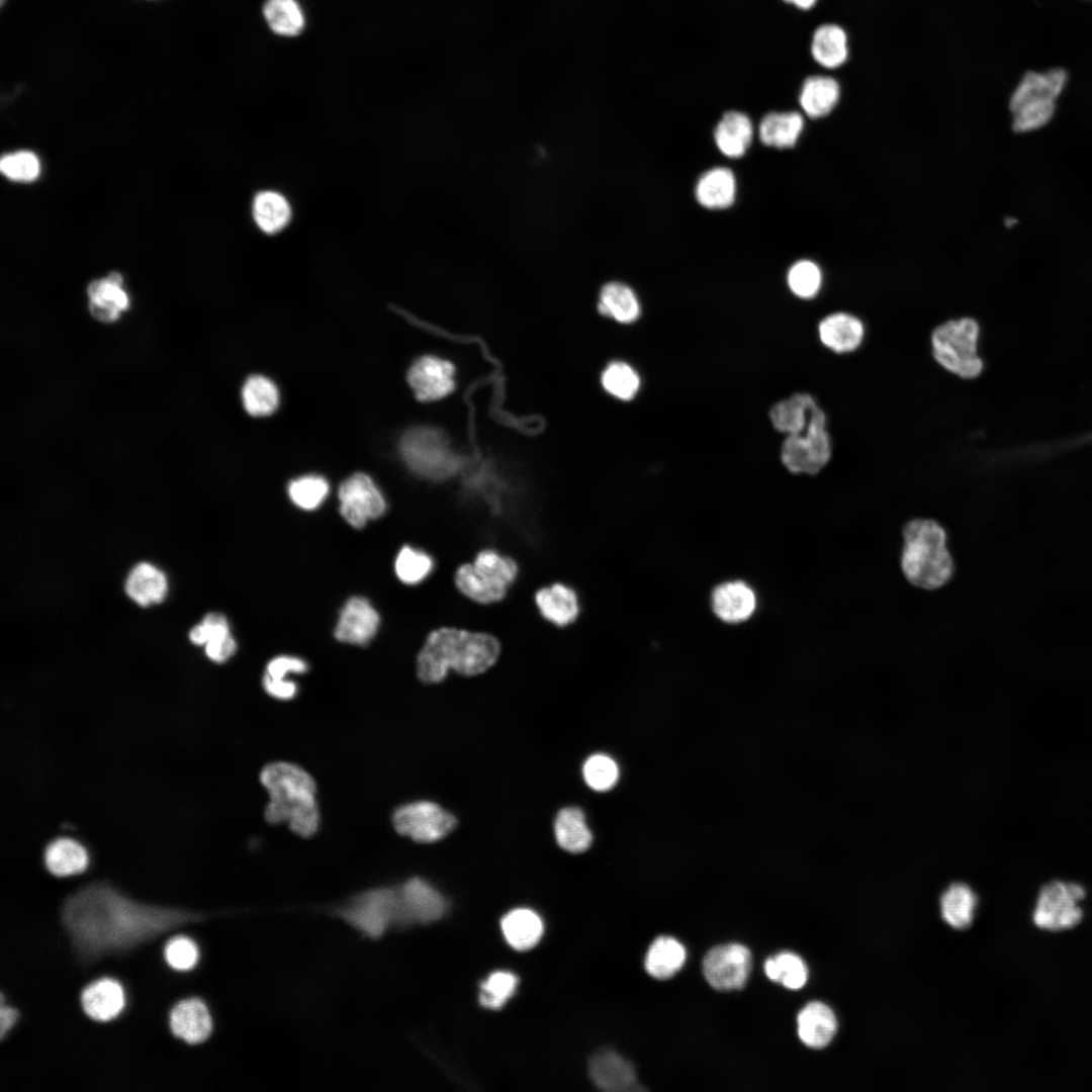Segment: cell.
Segmentation results:
<instances>
[{
    "label": "cell",
    "mask_w": 1092,
    "mask_h": 1092,
    "mask_svg": "<svg viewBox=\"0 0 1092 1092\" xmlns=\"http://www.w3.org/2000/svg\"><path fill=\"white\" fill-rule=\"evenodd\" d=\"M341 914L351 925L373 938L381 936L391 924L407 926L415 923L400 889L366 892Z\"/></svg>",
    "instance_id": "ba28073f"
},
{
    "label": "cell",
    "mask_w": 1092,
    "mask_h": 1092,
    "mask_svg": "<svg viewBox=\"0 0 1092 1092\" xmlns=\"http://www.w3.org/2000/svg\"><path fill=\"white\" fill-rule=\"evenodd\" d=\"M228 634H231V628L226 618L219 613H209L190 630L189 639L195 645H205Z\"/></svg>",
    "instance_id": "f5cc1de1"
},
{
    "label": "cell",
    "mask_w": 1092,
    "mask_h": 1092,
    "mask_svg": "<svg viewBox=\"0 0 1092 1092\" xmlns=\"http://www.w3.org/2000/svg\"><path fill=\"white\" fill-rule=\"evenodd\" d=\"M979 326L971 317L951 320L936 327L931 334L932 354L936 362L959 377L972 379L982 372L978 355Z\"/></svg>",
    "instance_id": "8992f818"
},
{
    "label": "cell",
    "mask_w": 1092,
    "mask_h": 1092,
    "mask_svg": "<svg viewBox=\"0 0 1092 1092\" xmlns=\"http://www.w3.org/2000/svg\"><path fill=\"white\" fill-rule=\"evenodd\" d=\"M751 970V953L739 943H727L710 949L704 958L703 972L708 983L720 991L741 988Z\"/></svg>",
    "instance_id": "4fadbf2b"
},
{
    "label": "cell",
    "mask_w": 1092,
    "mask_h": 1092,
    "mask_svg": "<svg viewBox=\"0 0 1092 1092\" xmlns=\"http://www.w3.org/2000/svg\"><path fill=\"white\" fill-rule=\"evenodd\" d=\"M804 127V118L797 111L767 113L759 124V139L765 146L778 149L796 145Z\"/></svg>",
    "instance_id": "836d02e7"
},
{
    "label": "cell",
    "mask_w": 1092,
    "mask_h": 1092,
    "mask_svg": "<svg viewBox=\"0 0 1092 1092\" xmlns=\"http://www.w3.org/2000/svg\"><path fill=\"white\" fill-rule=\"evenodd\" d=\"M0 169L11 180L30 182L38 177L40 164L33 153L21 151L3 156Z\"/></svg>",
    "instance_id": "f907efd6"
},
{
    "label": "cell",
    "mask_w": 1092,
    "mask_h": 1092,
    "mask_svg": "<svg viewBox=\"0 0 1092 1092\" xmlns=\"http://www.w3.org/2000/svg\"><path fill=\"white\" fill-rule=\"evenodd\" d=\"M687 952L684 945L673 937L659 936L649 946L645 958V970L653 978L665 980L684 966Z\"/></svg>",
    "instance_id": "e575fe53"
},
{
    "label": "cell",
    "mask_w": 1092,
    "mask_h": 1092,
    "mask_svg": "<svg viewBox=\"0 0 1092 1092\" xmlns=\"http://www.w3.org/2000/svg\"><path fill=\"white\" fill-rule=\"evenodd\" d=\"M170 1026L177 1037L190 1044L204 1041L212 1029L209 1012L198 999L178 1003L171 1011Z\"/></svg>",
    "instance_id": "d6986e66"
},
{
    "label": "cell",
    "mask_w": 1092,
    "mask_h": 1092,
    "mask_svg": "<svg viewBox=\"0 0 1092 1092\" xmlns=\"http://www.w3.org/2000/svg\"><path fill=\"white\" fill-rule=\"evenodd\" d=\"M330 491L323 476L308 474L291 480L287 486L290 500L299 509L313 511L322 506Z\"/></svg>",
    "instance_id": "7bdbcfd3"
},
{
    "label": "cell",
    "mask_w": 1092,
    "mask_h": 1092,
    "mask_svg": "<svg viewBox=\"0 0 1092 1092\" xmlns=\"http://www.w3.org/2000/svg\"><path fill=\"white\" fill-rule=\"evenodd\" d=\"M392 824L397 833L414 841L431 843L443 839L457 824L455 817L431 801H416L395 809Z\"/></svg>",
    "instance_id": "8fae6325"
},
{
    "label": "cell",
    "mask_w": 1092,
    "mask_h": 1092,
    "mask_svg": "<svg viewBox=\"0 0 1092 1092\" xmlns=\"http://www.w3.org/2000/svg\"><path fill=\"white\" fill-rule=\"evenodd\" d=\"M940 906L941 915L947 924L957 929H965L973 921L977 896L967 884L954 883L942 894Z\"/></svg>",
    "instance_id": "74e56055"
},
{
    "label": "cell",
    "mask_w": 1092,
    "mask_h": 1092,
    "mask_svg": "<svg viewBox=\"0 0 1092 1092\" xmlns=\"http://www.w3.org/2000/svg\"><path fill=\"white\" fill-rule=\"evenodd\" d=\"M589 1076L594 1084L604 1091L622 1092L637 1088L633 1066L613 1051L599 1052L592 1058Z\"/></svg>",
    "instance_id": "e0dca14e"
},
{
    "label": "cell",
    "mask_w": 1092,
    "mask_h": 1092,
    "mask_svg": "<svg viewBox=\"0 0 1092 1092\" xmlns=\"http://www.w3.org/2000/svg\"><path fill=\"white\" fill-rule=\"evenodd\" d=\"M380 624L378 612L363 597L350 598L343 606L334 635L344 643L366 645L375 636Z\"/></svg>",
    "instance_id": "9a60e30c"
},
{
    "label": "cell",
    "mask_w": 1092,
    "mask_h": 1092,
    "mask_svg": "<svg viewBox=\"0 0 1092 1092\" xmlns=\"http://www.w3.org/2000/svg\"><path fill=\"white\" fill-rule=\"evenodd\" d=\"M260 782L269 794L265 808L269 823L285 822L293 833L304 838L317 831L316 786L306 770L291 762L276 761L263 767Z\"/></svg>",
    "instance_id": "3957f363"
},
{
    "label": "cell",
    "mask_w": 1092,
    "mask_h": 1092,
    "mask_svg": "<svg viewBox=\"0 0 1092 1092\" xmlns=\"http://www.w3.org/2000/svg\"><path fill=\"white\" fill-rule=\"evenodd\" d=\"M89 311L101 323L115 322L129 306V298L122 288V277L111 272L106 278L92 281L87 288Z\"/></svg>",
    "instance_id": "2e32d148"
},
{
    "label": "cell",
    "mask_w": 1092,
    "mask_h": 1092,
    "mask_svg": "<svg viewBox=\"0 0 1092 1092\" xmlns=\"http://www.w3.org/2000/svg\"><path fill=\"white\" fill-rule=\"evenodd\" d=\"M837 1021L833 1011L821 1002L807 1004L797 1016V1031L807 1046L822 1049L833 1039Z\"/></svg>",
    "instance_id": "ffe728a7"
},
{
    "label": "cell",
    "mask_w": 1092,
    "mask_h": 1092,
    "mask_svg": "<svg viewBox=\"0 0 1092 1092\" xmlns=\"http://www.w3.org/2000/svg\"><path fill=\"white\" fill-rule=\"evenodd\" d=\"M340 514L353 528L361 529L386 511L385 498L373 479L362 472L344 480L338 490Z\"/></svg>",
    "instance_id": "7c38bea8"
},
{
    "label": "cell",
    "mask_w": 1092,
    "mask_h": 1092,
    "mask_svg": "<svg viewBox=\"0 0 1092 1092\" xmlns=\"http://www.w3.org/2000/svg\"><path fill=\"white\" fill-rule=\"evenodd\" d=\"M832 453L831 439L826 430L825 413L813 405L805 431L797 435H788L785 439L781 459L787 469L793 473H818L830 460Z\"/></svg>",
    "instance_id": "9c48e42d"
},
{
    "label": "cell",
    "mask_w": 1092,
    "mask_h": 1092,
    "mask_svg": "<svg viewBox=\"0 0 1092 1092\" xmlns=\"http://www.w3.org/2000/svg\"><path fill=\"white\" fill-rule=\"evenodd\" d=\"M507 942L517 950L534 947L543 934V922L533 910L518 908L507 913L500 922Z\"/></svg>",
    "instance_id": "1f68e13d"
},
{
    "label": "cell",
    "mask_w": 1092,
    "mask_h": 1092,
    "mask_svg": "<svg viewBox=\"0 0 1092 1092\" xmlns=\"http://www.w3.org/2000/svg\"><path fill=\"white\" fill-rule=\"evenodd\" d=\"M1065 83L1066 75L1060 70L1026 74L1010 98L1012 129L1025 133L1049 123Z\"/></svg>",
    "instance_id": "5b68a950"
},
{
    "label": "cell",
    "mask_w": 1092,
    "mask_h": 1092,
    "mask_svg": "<svg viewBox=\"0 0 1092 1092\" xmlns=\"http://www.w3.org/2000/svg\"><path fill=\"white\" fill-rule=\"evenodd\" d=\"M307 669L308 664L301 657L284 654L268 661L264 675L272 678H289V675L305 673Z\"/></svg>",
    "instance_id": "db71d44e"
},
{
    "label": "cell",
    "mask_w": 1092,
    "mask_h": 1092,
    "mask_svg": "<svg viewBox=\"0 0 1092 1092\" xmlns=\"http://www.w3.org/2000/svg\"><path fill=\"white\" fill-rule=\"evenodd\" d=\"M195 918L186 911L132 901L105 883L82 888L62 910L73 946L85 961L128 950Z\"/></svg>",
    "instance_id": "6da1fadb"
},
{
    "label": "cell",
    "mask_w": 1092,
    "mask_h": 1092,
    "mask_svg": "<svg viewBox=\"0 0 1092 1092\" xmlns=\"http://www.w3.org/2000/svg\"><path fill=\"white\" fill-rule=\"evenodd\" d=\"M604 388L613 396L629 400L637 393L640 379L635 370L623 362L611 363L602 374Z\"/></svg>",
    "instance_id": "7dc6e473"
},
{
    "label": "cell",
    "mask_w": 1092,
    "mask_h": 1092,
    "mask_svg": "<svg viewBox=\"0 0 1092 1092\" xmlns=\"http://www.w3.org/2000/svg\"><path fill=\"white\" fill-rule=\"evenodd\" d=\"M204 646L206 656L211 661L216 663L225 662L236 653L237 650V643L232 633L216 638L208 642Z\"/></svg>",
    "instance_id": "9f6ffc18"
},
{
    "label": "cell",
    "mask_w": 1092,
    "mask_h": 1092,
    "mask_svg": "<svg viewBox=\"0 0 1092 1092\" xmlns=\"http://www.w3.org/2000/svg\"><path fill=\"white\" fill-rule=\"evenodd\" d=\"M598 309L603 315L624 324L634 322L640 313V305L634 291L620 282H610L603 286Z\"/></svg>",
    "instance_id": "8d00e7d4"
},
{
    "label": "cell",
    "mask_w": 1092,
    "mask_h": 1092,
    "mask_svg": "<svg viewBox=\"0 0 1092 1092\" xmlns=\"http://www.w3.org/2000/svg\"><path fill=\"white\" fill-rule=\"evenodd\" d=\"M518 977L508 971L491 973L480 985L479 1002L488 1009H500L515 994Z\"/></svg>",
    "instance_id": "bcb514c9"
},
{
    "label": "cell",
    "mask_w": 1092,
    "mask_h": 1092,
    "mask_svg": "<svg viewBox=\"0 0 1092 1092\" xmlns=\"http://www.w3.org/2000/svg\"><path fill=\"white\" fill-rule=\"evenodd\" d=\"M811 55L817 64L826 69H835L843 65L848 58V39L845 30L833 23L817 27L812 35Z\"/></svg>",
    "instance_id": "4dcf8cb0"
},
{
    "label": "cell",
    "mask_w": 1092,
    "mask_h": 1092,
    "mask_svg": "<svg viewBox=\"0 0 1092 1092\" xmlns=\"http://www.w3.org/2000/svg\"><path fill=\"white\" fill-rule=\"evenodd\" d=\"M400 892L415 922L431 923L445 914L444 897L427 881L412 878L402 885Z\"/></svg>",
    "instance_id": "44dd1931"
},
{
    "label": "cell",
    "mask_w": 1092,
    "mask_h": 1092,
    "mask_svg": "<svg viewBox=\"0 0 1092 1092\" xmlns=\"http://www.w3.org/2000/svg\"><path fill=\"white\" fill-rule=\"evenodd\" d=\"M554 835L558 845L571 853L587 850L593 842L585 815L576 807H566L558 812L554 821Z\"/></svg>",
    "instance_id": "d6a6232c"
},
{
    "label": "cell",
    "mask_w": 1092,
    "mask_h": 1092,
    "mask_svg": "<svg viewBox=\"0 0 1092 1092\" xmlns=\"http://www.w3.org/2000/svg\"><path fill=\"white\" fill-rule=\"evenodd\" d=\"M455 583L464 596L480 604L498 602L507 593L487 583L475 571L472 564H463L458 567L455 572Z\"/></svg>",
    "instance_id": "f6af8a7d"
},
{
    "label": "cell",
    "mask_w": 1092,
    "mask_h": 1092,
    "mask_svg": "<svg viewBox=\"0 0 1092 1092\" xmlns=\"http://www.w3.org/2000/svg\"><path fill=\"white\" fill-rule=\"evenodd\" d=\"M900 565L908 582L934 590L946 584L954 573V561L947 548L945 529L935 520L917 518L903 528Z\"/></svg>",
    "instance_id": "277c9868"
},
{
    "label": "cell",
    "mask_w": 1092,
    "mask_h": 1092,
    "mask_svg": "<svg viewBox=\"0 0 1092 1092\" xmlns=\"http://www.w3.org/2000/svg\"><path fill=\"white\" fill-rule=\"evenodd\" d=\"M712 608L723 622L741 623L752 616L756 608V597L744 581H728L713 590Z\"/></svg>",
    "instance_id": "ac0fdd59"
},
{
    "label": "cell",
    "mask_w": 1092,
    "mask_h": 1092,
    "mask_svg": "<svg viewBox=\"0 0 1092 1092\" xmlns=\"http://www.w3.org/2000/svg\"><path fill=\"white\" fill-rule=\"evenodd\" d=\"M262 686L265 692L279 701H289L298 693V686L290 678H272L263 675Z\"/></svg>",
    "instance_id": "11a10c76"
},
{
    "label": "cell",
    "mask_w": 1092,
    "mask_h": 1092,
    "mask_svg": "<svg viewBox=\"0 0 1092 1092\" xmlns=\"http://www.w3.org/2000/svg\"><path fill=\"white\" fill-rule=\"evenodd\" d=\"M252 216L266 235H276L290 222L292 209L288 199L275 190L258 191L252 200Z\"/></svg>",
    "instance_id": "603a6c76"
},
{
    "label": "cell",
    "mask_w": 1092,
    "mask_h": 1092,
    "mask_svg": "<svg viewBox=\"0 0 1092 1092\" xmlns=\"http://www.w3.org/2000/svg\"><path fill=\"white\" fill-rule=\"evenodd\" d=\"M815 403L810 394L795 393L776 403L769 411V419L775 429L787 436L801 434L808 425L810 412Z\"/></svg>",
    "instance_id": "d590c367"
},
{
    "label": "cell",
    "mask_w": 1092,
    "mask_h": 1092,
    "mask_svg": "<svg viewBox=\"0 0 1092 1092\" xmlns=\"http://www.w3.org/2000/svg\"><path fill=\"white\" fill-rule=\"evenodd\" d=\"M788 285L800 298H813L822 284V272L811 260H800L792 265L788 272Z\"/></svg>",
    "instance_id": "681fc988"
},
{
    "label": "cell",
    "mask_w": 1092,
    "mask_h": 1092,
    "mask_svg": "<svg viewBox=\"0 0 1092 1092\" xmlns=\"http://www.w3.org/2000/svg\"><path fill=\"white\" fill-rule=\"evenodd\" d=\"M541 615L556 626H566L577 618L579 606L573 589L562 583L539 589L535 595Z\"/></svg>",
    "instance_id": "484cf974"
},
{
    "label": "cell",
    "mask_w": 1092,
    "mask_h": 1092,
    "mask_svg": "<svg viewBox=\"0 0 1092 1092\" xmlns=\"http://www.w3.org/2000/svg\"><path fill=\"white\" fill-rule=\"evenodd\" d=\"M84 1012L97 1021H107L117 1016L124 1006L121 986L110 979L99 980L88 986L81 995Z\"/></svg>",
    "instance_id": "cb8c5ba5"
},
{
    "label": "cell",
    "mask_w": 1092,
    "mask_h": 1092,
    "mask_svg": "<svg viewBox=\"0 0 1092 1092\" xmlns=\"http://www.w3.org/2000/svg\"><path fill=\"white\" fill-rule=\"evenodd\" d=\"M784 1L792 4L793 0H784Z\"/></svg>",
    "instance_id": "91938a15"
},
{
    "label": "cell",
    "mask_w": 1092,
    "mask_h": 1092,
    "mask_svg": "<svg viewBox=\"0 0 1092 1092\" xmlns=\"http://www.w3.org/2000/svg\"><path fill=\"white\" fill-rule=\"evenodd\" d=\"M821 342L836 353H848L862 342L864 329L854 315L835 312L824 317L818 327Z\"/></svg>",
    "instance_id": "7402d4cb"
},
{
    "label": "cell",
    "mask_w": 1092,
    "mask_h": 1092,
    "mask_svg": "<svg viewBox=\"0 0 1092 1092\" xmlns=\"http://www.w3.org/2000/svg\"><path fill=\"white\" fill-rule=\"evenodd\" d=\"M433 568L434 560L427 552L408 545L400 548L394 561L395 574L405 584L422 582Z\"/></svg>",
    "instance_id": "ee69618b"
},
{
    "label": "cell",
    "mask_w": 1092,
    "mask_h": 1092,
    "mask_svg": "<svg viewBox=\"0 0 1092 1092\" xmlns=\"http://www.w3.org/2000/svg\"><path fill=\"white\" fill-rule=\"evenodd\" d=\"M816 2L817 0H793L792 4L800 9L807 10L812 8Z\"/></svg>",
    "instance_id": "680465c9"
},
{
    "label": "cell",
    "mask_w": 1092,
    "mask_h": 1092,
    "mask_svg": "<svg viewBox=\"0 0 1092 1092\" xmlns=\"http://www.w3.org/2000/svg\"><path fill=\"white\" fill-rule=\"evenodd\" d=\"M17 1019V1011L9 1006H5L3 995H1V1008H0V1037L4 1038L6 1033L13 1027Z\"/></svg>",
    "instance_id": "6f0895ef"
},
{
    "label": "cell",
    "mask_w": 1092,
    "mask_h": 1092,
    "mask_svg": "<svg viewBox=\"0 0 1092 1092\" xmlns=\"http://www.w3.org/2000/svg\"><path fill=\"white\" fill-rule=\"evenodd\" d=\"M736 180L728 168L717 167L705 172L697 182L696 198L709 209L729 207L735 199Z\"/></svg>",
    "instance_id": "f1b7e54d"
},
{
    "label": "cell",
    "mask_w": 1092,
    "mask_h": 1092,
    "mask_svg": "<svg viewBox=\"0 0 1092 1092\" xmlns=\"http://www.w3.org/2000/svg\"><path fill=\"white\" fill-rule=\"evenodd\" d=\"M753 127L749 117L739 111H728L719 120L715 143L719 151L729 158L743 156L750 146Z\"/></svg>",
    "instance_id": "83f0119b"
},
{
    "label": "cell",
    "mask_w": 1092,
    "mask_h": 1092,
    "mask_svg": "<svg viewBox=\"0 0 1092 1092\" xmlns=\"http://www.w3.org/2000/svg\"><path fill=\"white\" fill-rule=\"evenodd\" d=\"M764 973L769 980L792 990L802 988L808 979V969L804 961L796 953L789 951H783L767 959L764 963Z\"/></svg>",
    "instance_id": "60d3db41"
},
{
    "label": "cell",
    "mask_w": 1092,
    "mask_h": 1092,
    "mask_svg": "<svg viewBox=\"0 0 1092 1092\" xmlns=\"http://www.w3.org/2000/svg\"><path fill=\"white\" fill-rule=\"evenodd\" d=\"M399 449L408 468L417 475L444 480L459 469L460 461L445 435L434 428L415 427L402 436Z\"/></svg>",
    "instance_id": "52a82bcc"
},
{
    "label": "cell",
    "mask_w": 1092,
    "mask_h": 1092,
    "mask_svg": "<svg viewBox=\"0 0 1092 1092\" xmlns=\"http://www.w3.org/2000/svg\"><path fill=\"white\" fill-rule=\"evenodd\" d=\"M167 963L175 970L187 971L192 969L198 960V949L195 943L187 937H176L168 942L165 948Z\"/></svg>",
    "instance_id": "816d5d0a"
},
{
    "label": "cell",
    "mask_w": 1092,
    "mask_h": 1092,
    "mask_svg": "<svg viewBox=\"0 0 1092 1092\" xmlns=\"http://www.w3.org/2000/svg\"><path fill=\"white\" fill-rule=\"evenodd\" d=\"M472 565L487 583L505 592L518 573V566L513 559L493 550L480 551Z\"/></svg>",
    "instance_id": "ab89813d"
},
{
    "label": "cell",
    "mask_w": 1092,
    "mask_h": 1092,
    "mask_svg": "<svg viewBox=\"0 0 1092 1092\" xmlns=\"http://www.w3.org/2000/svg\"><path fill=\"white\" fill-rule=\"evenodd\" d=\"M498 641L486 633L443 627L429 634L417 658L419 678L427 684L445 679L450 669L476 675L498 658Z\"/></svg>",
    "instance_id": "7a4b0ae2"
},
{
    "label": "cell",
    "mask_w": 1092,
    "mask_h": 1092,
    "mask_svg": "<svg viewBox=\"0 0 1092 1092\" xmlns=\"http://www.w3.org/2000/svg\"><path fill=\"white\" fill-rule=\"evenodd\" d=\"M839 98L840 86L834 78L814 75L803 82L799 103L807 116L820 118L834 109Z\"/></svg>",
    "instance_id": "d4e9b609"
},
{
    "label": "cell",
    "mask_w": 1092,
    "mask_h": 1092,
    "mask_svg": "<svg viewBox=\"0 0 1092 1092\" xmlns=\"http://www.w3.org/2000/svg\"><path fill=\"white\" fill-rule=\"evenodd\" d=\"M263 13L270 28L280 35H297L304 26L302 11L295 0H267Z\"/></svg>",
    "instance_id": "b9f144b4"
},
{
    "label": "cell",
    "mask_w": 1092,
    "mask_h": 1092,
    "mask_svg": "<svg viewBox=\"0 0 1092 1092\" xmlns=\"http://www.w3.org/2000/svg\"><path fill=\"white\" fill-rule=\"evenodd\" d=\"M242 398L245 410L254 417L271 415L279 403L276 385L263 375H252L246 380Z\"/></svg>",
    "instance_id": "f35d334b"
},
{
    "label": "cell",
    "mask_w": 1092,
    "mask_h": 1092,
    "mask_svg": "<svg viewBox=\"0 0 1092 1092\" xmlns=\"http://www.w3.org/2000/svg\"><path fill=\"white\" fill-rule=\"evenodd\" d=\"M43 858L48 871L57 877L80 874L86 870L89 862L86 848L77 840L68 837L51 841L46 847Z\"/></svg>",
    "instance_id": "f546056e"
},
{
    "label": "cell",
    "mask_w": 1092,
    "mask_h": 1092,
    "mask_svg": "<svg viewBox=\"0 0 1092 1092\" xmlns=\"http://www.w3.org/2000/svg\"><path fill=\"white\" fill-rule=\"evenodd\" d=\"M452 363L434 356L419 358L407 372V381L421 401L447 396L455 387Z\"/></svg>",
    "instance_id": "5bb4252c"
},
{
    "label": "cell",
    "mask_w": 1092,
    "mask_h": 1092,
    "mask_svg": "<svg viewBox=\"0 0 1092 1092\" xmlns=\"http://www.w3.org/2000/svg\"><path fill=\"white\" fill-rule=\"evenodd\" d=\"M586 785L597 792L611 790L619 779V767L609 755L597 753L589 756L582 767Z\"/></svg>",
    "instance_id": "c3c4849f"
},
{
    "label": "cell",
    "mask_w": 1092,
    "mask_h": 1092,
    "mask_svg": "<svg viewBox=\"0 0 1092 1092\" xmlns=\"http://www.w3.org/2000/svg\"><path fill=\"white\" fill-rule=\"evenodd\" d=\"M125 592L132 601L143 607L161 603L168 592L167 577L156 566L141 562L130 570L125 581Z\"/></svg>",
    "instance_id": "4316f807"
},
{
    "label": "cell",
    "mask_w": 1092,
    "mask_h": 1092,
    "mask_svg": "<svg viewBox=\"0 0 1092 1092\" xmlns=\"http://www.w3.org/2000/svg\"><path fill=\"white\" fill-rule=\"evenodd\" d=\"M1085 888L1074 882L1051 881L1038 892L1032 912L1034 925L1048 931L1076 927L1084 917Z\"/></svg>",
    "instance_id": "30bf717a"
}]
</instances>
